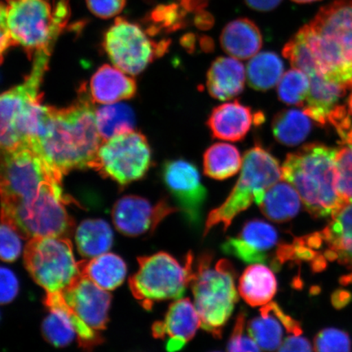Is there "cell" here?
Segmentation results:
<instances>
[{"label":"cell","mask_w":352,"mask_h":352,"mask_svg":"<svg viewBox=\"0 0 352 352\" xmlns=\"http://www.w3.org/2000/svg\"><path fill=\"white\" fill-rule=\"evenodd\" d=\"M345 144H352V91L346 104L338 105L329 118Z\"/></svg>","instance_id":"40"},{"label":"cell","mask_w":352,"mask_h":352,"mask_svg":"<svg viewBox=\"0 0 352 352\" xmlns=\"http://www.w3.org/2000/svg\"><path fill=\"white\" fill-rule=\"evenodd\" d=\"M170 41H151L139 25L118 19L105 33L104 47L112 63L122 72L138 76L149 63L164 54Z\"/></svg>","instance_id":"12"},{"label":"cell","mask_w":352,"mask_h":352,"mask_svg":"<svg viewBox=\"0 0 352 352\" xmlns=\"http://www.w3.org/2000/svg\"><path fill=\"white\" fill-rule=\"evenodd\" d=\"M239 294L250 307H261L270 303L277 290L274 272L265 264L249 266L239 280Z\"/></svg>","instance_id":"25"},{"label":"cell","mask_w":352,"mask_h":352,"mask_svg":"<svg viewBox=\"0 0 352 352\" xmlns=\"http://www.w3.org/2000/svg\"><path fill=\"white\" fill-rule=\"evenodd\" d=\"M200 327V316L190 299L180 298L171 303L164 320L153 324L152 333L166 340L167 351L177 352L195 338Z\"/></svg>","instance_id":"16"},{"label":"cell","mask_w":352,"mask_h":352,"mask_svg":"<svg viewBox=\"0 0 352 352\" xmlns=\"http://www.w3.org/2000/svg\"><path fill=\"white\" fill-rule=\"evenodd\" d=\"M283 0H245L248 6L258 12H270L279 6Z\"/></svg>","instance_id":"45"},{"label":"cell","mask_w":352,"mask_h":352,"mask_svg":"<svg viewBox=\"0 0 352 352\" xmlns=\"http://www.w3.org/2000/svg\"><path fill=\"white\" fill-rule=\"evenodd\" d=\"M178 210L165 200L153 206L145 198L129 195L114 204L112 219L114 226L122 234L140 236L155 230L167 215Z\"/></svg>","instance_id":"15"},{"label":"cell","mask_w":352,"mask_h":352,"mask_svg":"<svg viewBox=\"0 0 352 352\" xmlns=\"http://www.w3.org/2000/svg\"><path fill=\"white\" fill-rule=\"evenodd\" d=\"M270 309L274 311V314L280 319L281 322L284 324L286 331L289 333L294 334V336H301L302 329L301 324L298 320H294L292 316L283 310L276 302H272L267 303Z\"/></svg>","instance_id":"43"},{"label":"cell","mask_w":352,"mask_h":352,"mask_svg":"<svg viewBox=\"0 0 352 352\" xmlns=\"http://www.w3.org/2000/svg\"><path fill=\"white\" fill-rule=\"evenodd\" d=\"M258 120H263L261 113L256 116L249 107L234 100L215 107L206 124L214 138L236 142L245 138Z\"/></svg>","instance_id":"18"},{"label":"cell","mask_w":352,"mask_h":352,"mask_svg":"<svg viewBox=\"0 0 352 352\" xmlns=\"http://www.w3.org/2000/svg\"><path fill=\"white\" fill-rule=\"evenodd\" d=\"M44 305L50 310L41 327L44 340L56 347L67 346L76 338L78 340L76 327L66 308L52 299H44Z\"/></svg>","instance_id":"28"},{"label":"cell","mask_w":352,"mask_h":352,"mask_svg":"<svg viewBox=\"0 0 352 352\" xmlns=\"http://www.w3.org/2000/svg\"><path fill=\"white\" fill-rule=\"evenodd\" d=\"M308 25L340 48L352 63V0H336L320 8Z\"/></svg>","instance_id":"17"},{"label":"cell","mask_w":352,"mask_h":352,"mask_svg":"<svg viewBox=\"0 0 352 352\" xmlns=\"http://www.w3.org/2000/svg\"><path fill=\"white\" fill-rule=\"evenodd\" d=\"M281 242L276 228L263 220L254 219L244 224L239 236L230 237L222 245L224 254L250 264L270 263L274 270L280 267L276 252Z\"/></svg>","instance_id":"13"},{"label":"cell","mask_w":352,"mask_h":352,"mask_svg":"<svg viewBox=\"0 0 352 352\" xmlns=\"http://www.w3.org/2000/svg\"><path fill=\"white\" fill-rule=\"evenodd\" d=\"M284 63L272 52L255 55L248 65V83L253 89L265 91L278 83L283 76Z\"/></svg>","instance_id":"31"},{"label":"cell","mask_w":352,"mask_h":352,"mask_svg":"<svg viewBox=\"0 0 352 352\" xmlns=\"http://www.w3.org/2000/svg\"><path fill=\"white\" fill-rule=\"evenodd\" d=\"M351 294L346 290H337L332 294V303L334 307L342 308L351 301Z\"/></svg>","instance_id":"48"},{"label":"cell","mask_w":352,"mask_h":352,"mask_svg":"<svg viewBox=\"0 0 352 352\" xmlns=\"http://www.w3.org/2000/svg\"><path fill=\"white\" fill-rule=\"evenodd\" d=\"M240 177L230 195L219 208L210 211L206 219L204 236L215 226L226 231L237 215L257 202L268 188L283 179V173L274 156L259 145L244 155Z\"/></svg>","instance_id":"6"},{"label":"cell","mask_w":352,"mask_h":352,"mask_svg":"<svg viewBox=\"0 0 352 352\" xmlns=\"http://www.w3.org/2000/svg\"><path fill=\"white\" fill-rule=\"evenodd\" d=\"M310 90V79L302 70H288L278 83L277 94L283 103L289 105L305 104Z\"/></svg>","instance_id":"34"},{"label":"cell","mask_w":352,"mask_h":352,"mask_svg":"<svg viewBox=\"0 0 352 352\" xmlns=\"http://www.w3.org/2000/svg\"><path fill=\"white\" fill-rule=\"evenodd\" d=\"M277 352H312V347L307 338L293 334L285 338Z\"/></svg>","instance_id":"44"},{"label":"cell","mask_w":352,"mask_h":352,"mask_svg":"<svg viewBox=\"0 0 352 352\" xmlns=\"http://www.w3.org/2000/svg\"><path fill=\"white\" fill-rule=\"evenodd\" d=\"M24 263L26 270L47 296L63 294L81 276L69 237H33L25 245Z\"/></svg>","instance_id":"8"},{"label":"cell","mask_w":352,"mask_h":352,"mask_svg":"<svg viewBox=\"0 0 352 352\" xmlns=\"http://www.w3.org/2000/svg\"><path fill=\"white\" fill-rule=\"evenodd\" d=\"M96 122L104 142L114 136L134 131L135 118L129 105L114 103L96 109Z\"/></svg>","instance_id":"32"},{"label":"cell","mask_w":352,"mask_h":352,"mask_svg":"<svg viewBox=\"0 0 352 352\" xmlns=\"http://www.w3.org/2000/svg\"><path fill=\"white\" fill-rule=\"evenodd\" d=\"M336 149L321 144L303 145L286 157L283 179L296 189L311 217H333L346 204L337 186Z\"/></svg>","instance_id":"2"},{"label":"cell","mask_w":352,"mask_h":352,"mask_svg":"<svg viewBox=\"0 0 352 352\" xmlns=\"http://www.w3.org/2000/svg\"><path fill=\"white\" fill-rule=\"evenodd\" d=\"M213 352H219V351H213Z\"/></svg>","instance_id":"50"},{"label":"cell","mask_w":352,"mask_h":352,"mask_svg":"<svg viewBox=\"0 0 352 352\" xmlns=\"http://www.w3.org/2000/svg\"><path fill=\"white\" fill-rule=\"evenodd\" d=\"M193 261L191 253L184 265L166 252L139 257V270L129 280L132 294L147 310L156 302L182 298L191 283Z\"/></svg>","instance_id":"7"},{"label":"cell","mask_w":352,"mask_h":352,"mask_svg":"<svg viewBox=\"0 0 352 352\" xmlns=\"http://www.w3.org/2000/svg\"><path fill=\"white\" fill-rule=\"evenodd\" d=\"M246 316L244 311L237 315L230 341L228 343V352H261L252 337L245 333Z\"/></svg>","instance_id":"39"},{"label":"cell","mask_w":352,"mask_h":352,"mask_svg":"<svg viewBox=\"0 0 352 352\" xmlns=\"http://www.w3.org/2000/svg\"><path fill=\"white\" fill-rule=\"evenodd\" d=\"M292 184L277 182L268 188L256 204L262 213L276 223H286L293 219L301 208V197Z\"/></svg>","instance_id":"24"},{"label":"cell","mask_w":352,"mask_h":352,"mask_svg":"<svg viewBox=\"0 0 352 352\" xmlns=\"http://www.w3.org/2000/svg\"><path fill=\"white\" fill-rule=\"evenodd\" d=\"M162 178L189 223L201 221L208 191L201 182L197 167L184 160H170L162 166Z\"/></svg>","instance_id":"14"},{"label":"cell","mask_w":352,"mask_h":352,"mask_svg":"<svg viewBox=\"0 0 352 352\" xmlns=\"http://www.w3.org/2000/svg\"><path fill=\"white\" fill-rule=\"evenodd\" d=\"M0 301L2 305L11 302L19 292V283L13 272L2 267L0 271Z\"/></svg>","instance_id":"42"},{"label":"cell","mask_w":352,"mask_h":352,"mask_svg":"<svg viewBox=\"0 0 352 352\" xmlns=\"http://www.w3.org/2000/svg\"><path fill=\"white\" fill-rule=\"evenodd\" d=\"M89 10L102 19H111L125 7L126 0H86Z\"/></svg>","instance_id":"41"},{"label":"cell","mask_w":352,"mask_h":352,"mask_svg":"<svg viewBox=\"0 0 352 352\" xmlns=\"http://www.w3.org/2000/svg\"><path fill=\"white\" fill-rule=\"evenodd\" d=\"M21 233L10 219L1 217L0 228V256L4 262H13L20 256L22 249Z\"/></svg>","instance_id":"37"},{"label":"cell","mask_w":352,"mask_h":352,"mask_svg":"<svg viewBox=\"0 0 352 352\" xmlns=\"http://www.w3.org/2000/svg\"><path fill=\"white\" fill-rule=\"evenodd\" d=\"M187 12H188L180 3L157 7L151 15V20L153 23L151 32L157 33L164 30L171 32L183 28L186 23Z\"/></svg>","instance_id":"35"},{"label":"cell","mask_w":352,"mask_h":352,"mask_svg":"<svg viewBox=\"0 0 352 352\" xmlns=\"http://www.w3.org/2000/svg\"><path fill=\"white\" fill-rule=\"evenodd\" d=\"M327 250V261H338L352 272V204H345L320 231Z\"/></svg>","instance_id":"19"},{"label":"cell","mask_w":352,"mask_h":352,"mask_svg":"<svg viewBox=\"0 0 352 352\" xmlns=\"http://www.w3.org/2000/svg\"><path fill=\"white\" fill-rule=\"evenodd\" d=\"M272 133L275 139L286 146H296L305 142L311 130L309 116L298 109H284L277 113L272 120Z\"/></svg>","instance_id":"29"},{"label":"cell","mask_w":352,"mask_h":352,"mask_svg":"<svg viewBox=\"0 0 352 352\" xmlns=\"http://www.w3.org/2000/svg\"><path fill=\"white\" fill-rule=\"evenodd\" d=\"M60 186L47 188L36 199L8 208L1 214L14 224L24 239L37 236L72 234L74 222L65 208Z\"/></svg>","instance_id":"10"},{"label":"cell","mask_w":352,"mask_h":352,"mask_svg":"<svg viewBox=\"0 0 352 352\" xmlns=\"http://www.w3.org/2000/svg\"><path fill=\"white\" fill-rule=\"evenodd\" d=\"M292 1L298 3H309L319 1V0H292Z\"/></svg>","instance_id":"49"},{"label":"cell","mask_w":352,"mask_h":352,"mask_svg":"<svg viewBox=\"0 0 352 352\" xmlns=\"http://www.w3.org/2000/svg\"><path fill=\"white\" fill-rule=\"evenodd\" d=\"M78 263L81 275L107 292L120 287L126 278V263L116 254L105 253Z\"/></svg>","instance_id":"26"},{"label":"cell","mask_w":352,"mask_h":352,"mask_svg":"<svg viewBox=\"0 0 352 352\" xmlns=\"http://www.w3.org/2000/svg\"><path fill=\"white\" fill-rule=\"evenodd\" d=\"M315 352H351L349 333L336 328L321 330L315 337Z\"/></svg>","instance_id":"38"},{"label":"cell","mask_w":352,"mask_h":352,"mask_svg":"<svg viewBox=\"0 0 352 352\" xmlns=\"http://www.w3.org/2000/svg\"><path fill=\"white\" fill-rule=\"evenodd\" d=\"M245 82V68L240 61L230 57H219L208 70L206 87L212 98L227 100L240 95Z\"/></svg>","instance_id":"21"},{"label":"cell","mask_w":352,"mask_h":352,"mask_svg":"<svg viewBox=\"0 0 352 352\" xmlns=\"http://www.w3.org/2000/svg\"><path fill=\"white\" fill-rule=\"evenodd\" d=\"M188 12L196 13L205 10L209 0H178Z\"/></svg>","instance_id":"46"},{"label":"cell","mask_w":352,"mask_h":352,"mask_svg":"<svg viewBox=\"0 0 352 352\" xmlns=\"http://www.w3.org/2000/svg\"><path fill=\"white\" fill-rule=\"evenodd\" d=\"M214 259L210 252L198 257L193 264L190 285L201 327L220 338L239 301V294L234 266L227 259L214 263Z\"/></svg>","instance_id":"4"},{"label":"cell","mask_w":352,"mask_h":352,"mask_svg":"<svg viewBox=\"0 0 352 352\" xmlns=\"http://www.w3.org/2000/svg\"><path fill=\"white\" fill-rule=\"evenodd\" d=\"M69 16L67 0H60L54 10L47 0H3L0 22L32 58L38 52H51Z\"/></svg>","instance_id":"5"},{"label":"cell","mask_w":352,"mask_h":352,"mask_svg":"<svg viewBox=\"0 0 352 352\" xmlns=\"http://www.w3.org/2000/svg\"><path fill=\"white\" fill-rule=\"evenodd\" d=\"M242 164L241 153L234 145L214 144L204 153V173L214 179L223 180L232 177L239 173Z\"/></svg>","instance_id":"30"},{"label":"cell","mask_w":352,"mask_h":352,"mask_svg":"<svg viewBox=\"0 0 352 352\" xmlns=\"http://www.w3.org/2000/svg\"><path fill=\"white\" fill-rule=\"evenodd\" d=\"M195 24L201 30H208L214 25L213 16L205 10L196 13Z\"/></svg>","instance_id":"47"},{"label":"cell","mask_w":352,"mask_h":352,"mask_svg":"<svg viewBox=\"0 0 352 352\" xmlns=\"http://www.w3.org/2000/svg\"><path fill=\"white\" fill-rule=\"evenodd\" d=\"M51 52H38L33 56L32 73L23 83L0 98V144L1 151L30 145L37 139L48 111L41 104L39 87L48 65Z\"/></svg>","instance_id":"3"},{"label":"cell","mask_w":352,"mask_h":352,"mask_svg":"<svg viewBox=\"0 0 352 352\" xmlns=\"http://www.w3.org/2000/svg\"><path fill=\"white\" fill-rule=\"evenodd\" d=\"M136 92L134 79L120 69L104 65L91 77L90 94L92 102L110 104L133 98Z\"/></svg>","instance_id":"20"},{"label":"cell","mask_w":352,"mask_h":352,"mask_svg":"<svg viewBox=\"0 0 352 352\" xmlns=\"http://www.w3.org/2000/svg\"><path fill=\"white\" fill-rule=\"evenodd\" d=\"M91 101L82 87L76 104L64 109L48 107L41 133L28 145L61 179L70 170L90 168L103 143Z\"/></svg>","instance_id":"1"},{"label":"cell","mask_w":352,"mask_h":352,"mask_svg":"<svg viewBox=\"0 0 352 352\" xmlns=\"http://www.w3.org/2000/svg\"><path fill=\"white\" fill-rule=\"evenodd\" d=\"M220 43L228 55L240 60H248L257 55L263 45L261 30L248 19L232 21L223 28Z\"/></svg>","instance_id":"23"},{"label":"cell","mask_w":352,"mask_h":352,"mask_svg":"<svg viewBox=\"0 0 352 352\" xmlns=\"http://www.w3.org/2000/svg\"><path fill=\"white\" fill-rule=\"evenodd\" d=\"M337 186L346 204H352V144L337 151Z\"/></svg>","instance_id":"36"},{"label":"cell","mask_w":352,"mask_h":352,"mask_svg":"<svg viewBox=\"0 0 352 352\" xmlns=\"http://www.w3.org/2000/svg\"><path fill=\"white\" fill-rule=\"evenodd\" d=\"M309 79L310 90L302 105L303 111L320 126H325L349 87L329 81L319 74Z\"/></svg>","instance_id":"22"},{"label":"cell","mask_w":352,"mask_h":352,"mask_svg":"<svg viewBox=\"0 0 352 352\" xmlns=\"http://www.w3.org/2000/svg\"><path fill=\"white\" fill-rule=\"evenodd\" d=\"M151 164V151L145 136L131 131L101 144L90 168L125 184L142 179Z\"/></svg>","instance_id":"11"},{"label":"cell","mask_w":352,"mask_h":352,"mask_svg":"<svg viewBox=\"0 0 352 352\" xmlns=\"http://www.w3.org/2000/svg\"><path fill=\"white\" fill-rule=\"evenodd\" d=\"M45 298L60 302L68 311L83 351L92 352L103 342L101 331L107 328L112 301L107 290L81 275L63 294H46Z\"/></svg>","instance_id":"9"},{"label":"cell","mask_w":352,"mask_h":352,"mask_svg":"<svg viewBox=\"0 0 352 352\" xmlns=\"http://www.w3.org/2000/svg\"><path fill=\"white\" fill-rule=\"evenodd\" d=\"M76 242L82 256L94 258L108 253L113 245V232L103 219H85L77 228Z\"/></svg>","instance_id":"27"},{"label":"cell","mask_w":352,"mask_h":352,"mask_svg":"<svg viewBox=\"0 0 352 352\" xmlns=\"http://www.w3.org/2000/svg\"><path fill=\"white\" fill-rule=\"evenodd\" d=\"M284 324L267 305L261 309V316L248 324L250 336L263 351L274 352L283 343Z\"/></svg>","instance_id":"33"}]
</instances>
